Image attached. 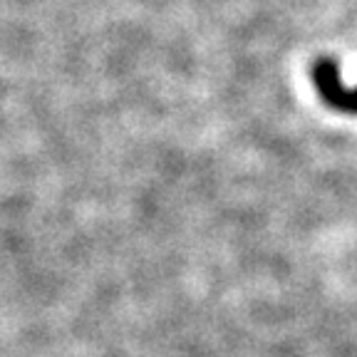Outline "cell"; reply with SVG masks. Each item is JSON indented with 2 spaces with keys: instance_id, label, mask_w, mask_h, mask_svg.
<instances>
[{
  "instance_id": "1",
  "label": "cell",
  "mask_w": 357,
  "mask_h": 357,
  "mask_svg": "<svg viewBox=\"0 0 357 357\" xmlns=\"http://www.w3.org/2000/svg\"><path fill=\"white\" fill-rule=\"evenodd\" d=\"M312 84L328 107L345 114H357V89H345L340 82V65L333 57H318L312 65Z\"/></svg>"
}]
</instances>
